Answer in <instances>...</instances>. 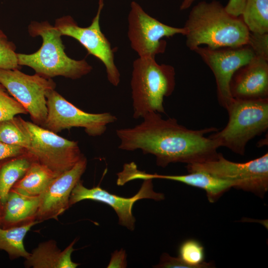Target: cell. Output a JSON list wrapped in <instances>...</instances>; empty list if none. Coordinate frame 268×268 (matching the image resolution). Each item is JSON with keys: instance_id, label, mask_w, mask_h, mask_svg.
Listing matches in <instances>:
<instances>
[{"instance_id": "83f0119b", "label": "cell", "mask_w": 268, "mask_h": 268, "mask_svg": "<svg viewBox=\"0 0 268 268\" xmlns=\"http://www.w3.org/2000/svg\"><path fill=\"white\" fill-rule=\"evenodd\" d=\"M154 267L162 268H191L180 257H173L167 253H164L161 255L159 264Z\"/></svg>"}, {"instance_id": "ffe728a7", "label": "cell", "mask_w": 268, "mask_h": 268, "mask_svg": "<svg viewBox=\"0 0 268 268\" xmlns=\"http://www.w3.org/2000/svg\"><path fill=\"white\" fill-rule=\"evenodd\" d=\"M57 176L48 167L35 160L11 190L27 196H40Z\"/></svg>"}, {"instance_id": "9c48e42d", "label": "cell", "mask_w": 268, "mask_h": 268, "mask_svg": "<svg viewBox=\"0 0 268 268\" xmlns=\"http://www.w3.org/2000/svg\"><path fill=\"white\" fill-rule=\"evenodd\" d=\"M0 83L25 108L33 123L42 127L47 116V94L56 86L53 80L19 69H0Z\"/></svg>"}, {"instance_id": "ba28073f", "label": "cell", "mask_w": 268, "mask_h": 268, "mask_svg": "<svg viewBox=\"0 0 268 268\" xmlns=\"http://www.w3.org/2000/svg\"><path fill=\"white\" fill-rule=\"evenodd\" d=\"M47 116L42 127L58 133L65 129L82 128L91 136L102 135L107 126L117 120L109 112L89 113L76 107L67 100L55 89L46 96Z\"/></svg>"}, {"instance_id": "7a4b0ae2", "label": "cell", "mask_w": 268, "mask_h": 268, "mask_svg": "<svg viewBox=\"0 0 268 268\" xmlns=\"http://www.w3.org/2000/svg\"><path fill=\"white\" fill-rule=\"evenodd\" d=\"M186 43L194 51L201 45L217 49L248 45L250 32L241 16L229 13L219 1H202L191 9L184 26Z\"/></svg>"}, {"instance_id": "8fae6325", "label": "cell", "mask_w": 268, "mask_h": 268, "mask_svg": "<svg viewBox=\"0 0 268 268\" xmlns=\"http://www.w3.org/2000/svg\"><path fill=\"white\" fill-rule=\"evenodd\" d=\"M104 5V0H99L96 15L88 27H80L69 15L57 19L54 26L62 36L75 39L86 49L89 54L99 59L105 67L109 82L117 86L120 82V73L115 63V51L102 32L100 25V15Z\"/></svg>"}, {"instance_id": "5bb4252c", "label": "cell", "mask_w": 268, "mask_h": 268, "mask_svg": "<svg viewBox=\"0 0 268 268\" xmlns=\"http://www.w3.org/2000/svg\"><path fill=\"white\" fill-rule=\"evenodd\" d=\"M86 166L87 159L83 155L71 169L52 180L40 195L36 220H57L58 216L68 208L72 190L80 181Z\"/></svg>"}, {"instance_id": "ac0fdd59", "label": "cell", "mask_w": 268, "mask_h": 268, "mask_svg": "<svg viewBox=\"0 0 268 268\" xmlns=\"http://www.w3.org/2000/svg\"><path fill=\"white\" fill-rule=\"evenodd\" d=\"M74 243L75 240L61 251L54 241L41 243L26 259L25 266L34 268H75L79 264L71 259Z\"/></svg>"}, {"instance_id": "484cf974", "label": "cell", "mask_w": 268, "mask_h": 268, "mask_svg": "<svg viewBox=\"0 0 268 268\" xmlns=\"http://www.w3.org/2000/svg\"><path fill=\"white\" fill-rule=\"evenodd\" d=\"M15 44L0 29V69H20Z\"/></svg>"}, {"instance_id": "d4e9b609", "label": "cell", "mask_w": 268, "mask_h": 268, "mask_svg": "<svg viewBox=\"0 0 268 268\" xmlns=\"http://www.w3.org/2000/svg\"><path fill=\"white\" fill-rule=\"evenodd\" d=\"M25 108L0 83V121L11 119L19 114H28Z\"/></svg>"}, {"instance_id": "7402d4cb", "label": "cell", "mask_w": 268, "mask_h": 268, "mask_svg": "<svg viewBox=\"0 0 268 268\" xmlns=\"http://www.w3.org/2000/svg\"><path fill=\"white\" fill-rule=\"evenodd\" d=\"M240 16L250 32L268 33V0H246Z\"/></svg>"}, {"instance_id": "7c38bea8", "label": "cell", "mask_w": 268, "mask_h": 268, "mask_svg": "<svg viewBox=\"0 0 268 268\" xmlns=\"http://www.w3.org/2000/svg\"><path fill=\"white\" fill-rule=\"evenodd\" d=\"M194 51L212 71L218 103L226 110L233 100L230 91V83L234 73L250 62L256 54L249 45L217 49L199 46Z\"/></svg>"}, {"instance_id": "4dcf8cb0", "label": "cell", "mask_w": 268, "mask_h": 268, "mask_svg": "<svg viewBox=\"0 0 268 268\" xmlns=\"http://www.w3.org/2000/svg\"><path fill=\"white\" fill-rule=\"evenodd\" d=\"M246 0H229L225 7L226 10L235 16H241Z\"/></svg>"}, {"instance_id": "6da1fadb", "label": "cell", "mask_w": 268, "mask_h": 268, "mask_svg": "<svg viewBox=\"0 0 268 268\" xmlns=\"http://www.w3.org/2000/svg\"><path fill=\"white\" fill-rule=\"evenodd\" d=\"M133 128L117 130L120 140L119 148L126 151L141 150L155 156L158 166L172 163L187 164L202 163L216 159L219 147L206 134L218 131L214 127L189 129L175 118L163 119L160 113L152 112Z\"/></svg>"}, {"instance_id": "9a60e30c", "label": "cell", "mask_w": 268, "mask_h": 268, "mask_svg": "<svg viewBox=\"0 0 268 268\" xmlns=\"http://www.w3.org/2000/svg\"><path fill=\"white\" fill-rule=\"evenodd\" d=\"M230 91L235 99L268 98V59L256 56L239 68L231 78Z\"/></svg>"}, {"instance_id": "603a6c76", "label": "cell", "mask_w": 268, "mask_h": 268, "mask_svg": "<svg viewBox=\"0 0 268 268\" xmlns=\"http://www.w3.org/2000/svg\"><path fill=\"white\" fill-rule=\"evenodd\" d=\"M0 141L6 144L17 145L26 150L30 143V138L25 124L20 116L0 121Z\"/></svg>"}, {"instance_id": "e0dca14e", "label": "cell", "mask_w": 268, "mask_h": 268, "mask_svg": "<svg viewBox=\"0 0 268 268\" xmlns=\"http://www.w3.org/2000/svg\"><path fill=\"white\" fill-rule=\"evenodd\" d=\"M182 175H164L157 174H144L147 179H162L181 182L203 190L210 202L216 201L224 193L235 187L230 181L221 179L202 171L189 172Z\"/></svg>"}, {"instance_id": "2e32d148", "label": "cell", "mask_w": 268, "mask_h": 268, "mask_svg": "<svg viewBox=\"0 0 268 268\" xmlns=\"http://www.w3.org/2000/svg\"><path fill=\"white\" fill-rule=\"evenodd\" d=\"M39 203L40 196H27L10 190L0 217V225L7 228L36 220Z\"/></svg>"}, {"instance_id": "52a82bcc", "label": "cell", "mask_w": 268, "mask_h": 268, "mask_svg": "<svg viewBox=\"0 0 268 268\" xmlns=\"http://www.w3.org/2000/svg\"><path fill=\"white\" fill-rule=\"evenodd\" d=\"M30 141L26 151L59 175L71 169L83 155L78 142L25 121Z\"/></svg>"}, {"instance_id": "30bf717a", "label": "cell", "mask_w": 268, "mask_h": 268, "mask_svg": "<svg viewBox=\"0 0 268 268\" xmlns=\"http://www.w3.org/2000/svg\"><path fill=\"white\" fill-rule=\"evenodd\" d=\"M128 23V36L131 46L141 58H155L164 53L167 43L163 38L186 33L184 27H173L159 21L134 1L131 3Z\"/></svg>"}, {"instance_id": "f546056e", "label": "cell", "mask_w": 268, "mask_h": 268, "mask_svg": "<svg viewBox=\"0 0 268 268\" xmlns=\"http://www.w3.org/2000/svg\"><path fill=\"white\" fill-rule=\"evenodd\" d=\"M127 255L123 249L115 251L111 256V259L107 268H126Z\"/></svg>"}, {"instance_id": "277c9868", "label": "cell", "mask_w": 268, "mask_h": 268, "mask_svg": "<svg viewBox=\"0 0 268 268\" xmlns=\"http://www.w3.org/2000/svg\"><path fill=\"white\" fill-rule=\"evenodd\" d=\"M175 74L173 66L159 64L155 58L138 57L134 61L131 86L134 119L152 112L165 113L164 98L175 89Z\"/></svg>"}, {"instance_id": "44dd1931", "label": "cell", "mask_w": 268, "mask_h": 268, "mask_svg": "<svg viewBox=\"0 0 268 268\" xmlns=\"http://www.w3.org/2000/svg\"><path fill=\"white\" fill-rule=\"evenodd\" d=\"M40 222L38 220L7 228L0 226V250L6 251L11 258L22 257L27 259L30 255L24 248L23 239L30 228Z\"/></svg>"}, {"instance_id": "d6986e66", "label": "cell", "mask_w": 268, "mask_h": 268, "mask_svg": "<svg viewBox=\"0 0 268 268\" xmlns=\"http://www.w3.org/2000/svg\"><path fill=\"white\" fill-rule=\"evenodd\" d=\"M34 158L27 152L7 158L0 164V217L8 195L14 184L25 174Z\"/></svg>"}, {"instance_id": "4316f807", "label": "cell", "mask_w": 268, "mask_h": 268, "mask_svg": "<svg viewBox=\"0 0 268 268\" xmlns=\"http://www.w3.org/2000/svg\"><path fill=\"white\" fill-rule=\"evenodd\" d=\"M248 45L256 56L268 59V33L260 34L250 32Z\"/></svg>"}, {"instance_id": "5b68a950", "label": "cell", "mask_w": 268, "mask_h": 268, "mask_svg": "<svg viewBox=\"0 0 268 268\" xmlns=\"http://www.w3.org/2000/svg\"><path fill=\"white\" fill-rule=\"evenodd\" d=\"M226 111L229 119L226 126L208 136L219 147L243 155L249 141L268 129V98L233 99Z\"/></svg>"}, {"instance_id": "cb8c5ba5", "label": "cell", "mask_w": 268, "mask_h": 268, "mask_svg": "<svg viewBox=\"0 0 268 268\" xmlns=\"http://www.w3.org/2000/svg\"><path fill=\"white\" fill-rule=\"evenodd\" d=\"M191 268H213V263L204 261V251L202 245L194 239L184 241L179 248V257Z\"/></svg>"}, {"instance_id": "3957f363", "label": "cell", "mask_w": 268, "mask_h": 268, "mask_svg": "<svg viewBox=\"0 0 268 268\" xmlns=\"http://www.w3.org/2000/svg\"><path fill=\"white\" fill-rule=\"evenodd\" d=\"M32 37L40 36L42 44L36 52L17 54L18 64L33 69L36 73L48 78L62 76L76 79L89 73L92 67L84 60L68 57L59 30L48 21H32L28 26Z\"/></svg>"}, {"instance_id": "1f68e13d", "label": "cell", "mask_w": 268, "mask_h": 268, "mask_svg": "<svg viewBox=\"0 0 268 268\" xmlns=\"http://www.w3.org/2000/svg\"><path fill=\"white\" fill-rule=\"evenodd\" d=\"M195 0H183L181 5L180 10H184L189 8Z\"/></svg>"}, {"instance_id": "f1b7e54d", "label": "cell", "mask_w": 268, "mask_h": 268, "mask_svg": "<svg viewBox=\"0 0 268 268\" xmlns=\"http://www.w3.org/2000/svg\"><path fill=\"white\" fill-rule=\"evenodd\" d=\"M26 152V149L22 147L6 144L0 141V161Z\"/></svg>"}, {"instance_id": "4fadbf2b", "label": "cell", "mask_w": 268, "mask_h": 268, "mask_svg": "<svg viewBox=\"0 0 268 268\" xmlns=\"http://www.w3.org/2000/svg\"><path fill=\"white\" fill-rule=\"evenodd\" d=\"M152 179H146L138 192L131 198L121 197L112 194L99 187L88 189L81 181L75 185L69 198L70 206L84 200H91L108 204L116 211L119 218V223L133 231L135 227V219L132 213V207L138 200L148 199L161 201L164 199L163 194L153 190Z\"/></svg>"}, {"instance_id": "8992f818", "label": "cell", "mask_w": 268, "mask_h": 268, "mask_svg": "<svg viewBox=\"0 0 268 268\" xmlns=\"http://www.w3.org/2000/svg\"><path fill=\"white\" fill-rule=\"evenodd\" d=\"M188 172L202 171L233 182L235 188L263 198L268 190V153L244 163L226 159L221 153L212 160L187 164Z\"/></svg>"}]
</instances>
